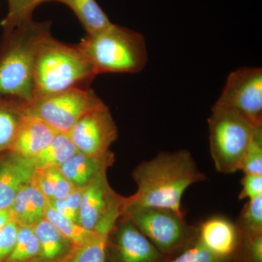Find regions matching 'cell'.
Wrapping results in <instances>:
<instances>
[{"instance_id": "cell-9", "label": "cell", "mask_w": 262, "mask_h": 262, "mask_svg": "<svg viewBox=\"0 0 262 262\" xmlns=\"http://www.w3.org/2000/svg\"><path fill=\"white\" fill-rule=\"evenodd\" d=\"M214 105L235 112L262 126V69L243 67L229 74Z\"/></svg>"}, {"instance_id": "cell-2", "label": "cell", "mask_w": 262, "mask_h": 262, "mask_svg": "<svg viewBox=\"0 0 262 262\" xmlns=\"http://www.w3.org/2000/svg\"><path fill=\"white\" fill-rule=\"evenodd\" d=\"M50 21L32 19L3 34L0 46V97L28 108L34 103V70L38 45L51 32Z\"/></svg>"}, {"instance_id": "cell-33", "label": "cell", "mask_w": 262, "mask_h": 262, "mask_svg": "<svg viewBox=\"0 0 262 262\" xmlns=\"http://www.w3.org/2000/svg\"><path fill=\"white\" fill-rule=\"evenodd\" d=\"M13 219L10 209L0 211V229Z\"/></svg>"}, {"instance_id": "cell-14", "label": "cell", "mask_w": 262, "mask_h": 262, "mask_svg": "<svg viewBox=\"0 0 262 262\" xmlns=\"http://www.w3.org/2000/svg\"><path fill=\"white\" fill-rule=\"evenodd\" d=\"M114 162L115 155L111 151L98 156L77 151L58 168L74 187L84 189L101 174L106 173Z\"/></svg>"}, {"instance_id": "cell-28", "label": "cell", "mask_w": 262, "mask_h": 262, "mask_svg": "<svg viewBox=\"0 0 262 262\" xmlns=\"http://www.w3.org/2000/svg\"><path fill=\"white\" fill-rule=\"evenodd\" d=\"M83 189L75 187L68 196L59 201H48L57 211L72 222L78 223Z\"/></svg>"}, {"instance_id": "cell-4", "label": "cell", "mask_w": 262, "mask_h": 262, "mask_svg": "<svg viewBox=\"0 0 262 262\" xmlns=\"http://www.w3.org/2000/svg\"><path fill=\"white\" fill-rule=\"evenodd\" d=\"M78 46L98 75L139 73L148 61L144 35L113 23L102 31L87 34Z\"/></svg>"}, {"instance_id": "cell-19", "label": "cell", "mask_w": 262, "mask_h": 262, "mask_svg": "<svg viewBox=\"0 0 262 262\" xmlns=\"http://www.w3.org/2000/svg\"><path fill=\"white\" fill-rule=\"evenodd\" d=\"M67 134H58L53 140L34 158L36 170L59 168L77 152Z\"/></svg>"}, {"instance_id": "cell-5", "label": "cell", "mask_w": 262, "mask_h": 262, "mask_svg": "<svg viewBox=\"0 0 262 262\" xmlns=\"http://www.w3.org/2000/svg\"><path fill=\"white\" fill-rule=\"evenodd\" d=\"M208 125L210 151L217 171L229 174L241 170L258 127L235 112L216 105L212 108Z\"/></svg>"}, {"instance_id": "cell-21", "label": "cell", "mask_w": 262, "mask_h": 262, "mask_svg": "<svg viewBox=\"0 0 262 262\" xmlns=\"http://www.w3.org/2000/svg\"><path fill=\"white\" fill-rule=\"evenodd\" d=\"M44 218L53 224L73 246L85 244L86 243L92 241L98 234H101L86 229L79 224L66 218L59 212L57 211L48 201Z\"/></svg>"}, {"instance_id": "cell-17", "label": "cell", "mask_w": 262, "mask_h": 262, "mask_svg": "<svg viewBox=\"0 0 262 262\" xmlns=\"http://www.w3.org/2000/svg\"><path fill=\"white\" fill-rule=\"evenodd\" d=\"M68 6L87 32L95 34L107 28L112 22L96 0H56Z\"/></svg>"}, {"instance_id": "cell-31", "label": "cell", "mask_w": 262, "mask_h": 262, "mask_svg": "<svg viewBox=\"0 0 262 262\" xmlns=\"http://www.w3.org/2000/svg\"><path fill=\"white\" fill-rule=\"evenodd\" d=\"M241 185L239 201L245 199L251 201L262 196V175L245 174L244 178L241 179Z\"/></svg>"}, {"instance_id": "cell-6", "label": "cell", "mask_w": 262, "mask_h": 262, "mask_svg": "<svg viewBox=\"0 0 262 262\" xmlns=\"http://www.w3.org/2000/svg\"><path fill=\"white\" fill-rule=\"evenodd\" d=\"M104 105L90 88H75L37 100L27 111L59 134H68L86 114Z\"/></svg>"}, {"instance_id": "cell-27", "label": "cell", "mask_w": 262, "mask_h": 262, "mask_svg": "<svg viewBox=\"0 0 262 262\" xmlns=\"http://www.w3.org/2000/svg\"><path fill=\"white\" fill-rule=\"evenodd\" d=\"M241 170L245 174L262 175V127H258L255 130Z\"/></svg>"}, {"instance_id": "cell-1", "label": "cell", "mask_w": 262, "mask_h": 262, "mask_svg": "<svg viewBox=\"0 0 262 262\" xmlns=\"http://www.w3.org/2000/svg\"><path fill=\"white\" fill-rule=\"evenodd\" d=\"M132 177L137 190L126 198L125 208L153 207L170 210L181 215H184L181 206L185 191L192 184L206 179L186 149L159 153L152 159L139 164Z\"/></svg>"}, {"instance_id": "cell-32", "label": "cell", "mask_w": 262, "mask_h": 262, "mask_svg": "<svg viewBox=\"0 0 262 262\" xmlns=\"http://www.w3.org/2000/svg\"><path fill=\"white\" fill-rule=\"evenodd\" d=\"M248 239V262H262V234Z\"/></svg>"}, {"instance_id": "cell-11", "label": "cell", "mask_w": 262, "mask_h": 262, "mask_svg": "<svg viewBox=\"0 0 262 262\" xmlns=\"http://www.w3.org/2000/svg\"><path fill=\"white\" fill-rule=\"evenodd\" d=\"M35 170L34 158L10 150L0 154V211L10 209L19 189L32 180Z\"/></svg>"}, {"instance_id": "cell-20", "label": "cell", "mask_w": 262, "mask_h": 262, "mask_svg": "<svg viewBox=\"0 0 262 262\" xmlns=\"http://www.w3.org/2000/svg\"><path fill=\"white\" fill-rule=\"evenodd\" d=\"M34 179L48 201L63 199L75 188L58 168L36 170Z\"/></svg>"}, {"instance_id": "cell-8", "label": "cell", "mask_w": 262, "mask_h": 262, "mask_svg": "<svg viewBox=\"0 0 262 262\" xmlns=\"http://www.w3.org/2000/svg\"><path fill=\"white\" fill-rule=\"evenodd\" d=\"M126 198L117 194L108 184L106 173L84 187L79 225L89 230L110 234L125 209Z\"/></svg>"}, {"instance_id": "cell-30", "label": "cell", "mask_w": 262, "mask_h": 262, "mask_svg": "<svg viewBox=\"0 0 262 262\" xmlns=\"http://www.w3.org/2000/svg\"><path fill=\"white\" fill-rule=\"evenodd\" d=\"M19 225L12 219L0 229V262L9 257L16 242Z\"/></svg>"}, {"instance_id": "cell-26", "label": "cell", "mask_w": 262, "mask_h": 262, "mask_svg": "<svg viewBox=\"0 0 262 262\" xmlns=\"http://www.w3.org/2000/svg\"><path fill=\"white\" fill-rule=\"evenodd\" d=\"M24 189L27 196L29 222L33 226L44 218L47 199L38 187L34 175L30 182L24 184Z\"/></svg>"}, {"instance_id": "cell-16", "label": "cell", "mask_w": 262, "mask_h": 262, "mask_svg": "<svg viewBox=\"0 0 262 262\" xmlns=\"http://www.w3.org/2000/svg\"><path fill=\"white\" fill-rule=\"evenodd\" d=\"M39 245V256L34 262H56L68 253L73 245L49 221L43 218L33 225Z\"/></svg>"}, {"instance_id": "cell-10", "label": "cell", "mask_w": 262, "mask_h": 262, "mask_svg": "<svg viewBox=\"0 0 262 262\" xmlns=\"http://www.w3.org/2000/svg\"><path fill=\"white\" fill-rule=\"evenodd\" d=\"M67 134L79 152L98 156L110 151V146L117 139L118 130L105 104L86 114Z\"/></svg>"}, {"instance_id": "cell-22", "label": "cell", "mask_w": 262, "mask_h": 262, "mask_svg": "<svg viewBox=\"0 0 262 262\" xmlns=\"http://www.w3.org/2000/svg\"><path fill=\"white\" fill-rule=\"evenodd\" d=\"M108 236L99 234L85 244L73 246L65 256L56 262H106Z\"/></svg>"}, {"instance_id": "cell-25", "label": "cell", "mask_w": 262, "mask_h": 262, "mask_svg": "<svg viewBox=\"0 0 262 262\" xmlns=\"http://www.w3.org/2000/svg\"><path fill=\"white\" fill-rule=\"evenodd\" d=\"M236 226L247 237L262 234V196L248 201Z\"/></svg>"}, {"instance_id": "cell-3", "label": "cell", "mask_w": 262, "mask_h": 262, "mask_svg": "<svg viewBox=\"0 0 262 262\" xmlns=\"http://www.w3.org/2000/svg\"><path fill=\"white\" fill-rule=\"evenodd\" d=\"M97 75L78 45L65 44L48 33L41 39L36 53L34 102L67 90L88 89Z\"/></svg>"}, {"instance_id": "cell-29", "label": "cell", "mask_w": 262, "mask_h": 262, "mask_svg": "<svg viewBox=\"0 0 262 262\" xmlns=\"http://www.w3.org/2000/svg\"><path fill=\"white\" fill-rule=\"evenodd\" d=\"M229 258L216 256L198 239L192 247L188 248L178 257L168 262H228Z\"/></svg>"}, {"instance_id": "cell-7", "label": "cell", "mask_w": 262, "mask_h": 262, "mask_svg": "<svg viewBox=\"0 0 262 262\" xmlns=\"http://www.w3.org/2000/svg\"><path fill=\"white\" fill-rule=\"evenodd\" d=\"M123 216L130 220L160 251L170 253L182 247L189 237L184 215L153 207L129 206Z\"/></svg>"}, {"instance_id": "cell-15", "label": "cell", "mask_w": 262, "mask_h": 262, "mask_svg": "<svg viewBox=\"0 0 262 262\" xmlns=\"http://www.w3.org/2000/svg\"><path fill=\"white\" fill-rule=\"evenodd\" d=\"M239 232L227 219L213 216L201 224L198 239L216 256L229 258L237 248Z\"/></svg>"}, {"instance_id": "cell-13", "label": "cell", "mask_w": 262, "mask_h": 262, "mask_svg": "<svg viewBox=\"0 0 262 262\" xmlns=\"http://www.w3.org/2000/svg\"><path fill=\"white\" fill-rule=\"evenodd\" d=\"M59 133L27 110L10 151L27 158H34Z\"/></svg>"}, {"instance_id": "cell-23", "label": "cell", "mask_w": 262, "mask_h": 262, "mask_svg": "<svg viewBox=\"0 0 262 262\" xmlns=\"http://www.w3.org/2000/svg\"><path fill=\"white\" fill-rule=\"evenodd\" d=\"M56 0H8V11L0 25L3 34L11 32L22 24L32 19L34 10L39 5Z\"/></svg>"}, {"instance_id": "cell-18", "label": "cell", "mask_w": 262, "mask_h": 262, "mask_svg": "<svg viewBox=\"0 0 262 262\" xmlns=\"http://www.w3.org/2000/svg\"><path fill=\"white\" fill-rule=\"evenodd\" d=\"M27 110L15 101L0 97V154L10 149Z\"/></svg>"}, {"instance_id": "cell-12", "label": "cell", "mask_w": 262, "mask_h": 262, "mask_svg": "<svg viewBox=\"0 0 262 262\" xmlns=\"http://www.w3.org/2000/svg\"><path fill=\"white\" fill-rule=\"evenodd\" d=\"M112 232L116 234L119 262H158L160 251L130 220L122 215Z\"/></svg>"}, {"instance_id": "cell-24", "label": "cell", "mask_w": 262, "mask_h": 262, "mask_svg": "<svg viewBox=\"0 0 262 262\" xmlns=\"http://www.w3.org/2000/svg\"><path fill=\"white\" fill-rule=\"evenodd\" d=\"M39 253V242L33 226H19L14 248L5 262H34Z\"/></svg>"}]
</instances>
